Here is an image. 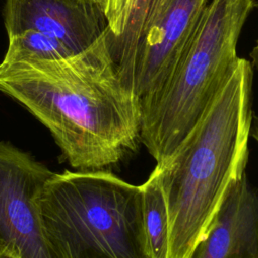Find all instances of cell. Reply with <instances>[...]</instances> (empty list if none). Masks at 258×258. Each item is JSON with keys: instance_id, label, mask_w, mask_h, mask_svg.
I'll list each match as a JSON object with an SVG mask.
<instances>
[{"instance_id": "1", "label": "cell", "mask_w": 258, "mask_h": 258, "mask_svg": "<svg viewBox=\"0 0 258 258\" xmlns=\"http://www.w3.org/2000/svg\"><path fill=\"white\" fill-rule=\"evenodd\" d=\"M0 91L32 114L77 170H107L140 143V105L123 83L106 31L73 55L0 62Z\"/></svg>"}, {"instance_id": "2", "label": "cell", "mask_w": 258, "mask_h": 258, "mask_svg": "<svg viewBox=\"0 0 258 258\" xmlns=\"http://www.w3.org/2000/svg\"><path fill=\"white\" fill-rule=\"evenodd\" d=\"M253 66L240 57L201 119L157 164L168 213L167 258H189L232 185L245 174Z\"/></svg>"}, {"instance_id": "3", "label": "cell", "mask_w": 258, "mask_h": 258, "mask_svg": "<svg viewBox=\"0 0 258 258\" xmlns=\"http://www.w3.org/2000/svg\"><path fill=\"white\" fill-rule=\"evenodd\" d=\"M256 0H211L168 80L140 105V143L157 164L175 151L218 94L239 56Z\"/></svg>"}, {"instance_id": "4", "label": "cell", "mask_w": 258, "mask_h": 258, "mask_svg": "<svg viewBox=\"0 0 258 258\" xmlns=\"http://www.w3.org/2000/svg\"><path fill=\"white\" fill-rule=\"evenodd\" d=\"M38 207L59 258H151L141 185L109 170L53 172Z\"/></svg>"}, {"instance_id": "5", "label": "cell", "mask_w": 258, "mask_h": 258, "mask_svg": "<svg viewBox=\"0 0 258 258\" xmlns=\"http://www.w3.org/2000/svg\"><path fill=\"white\" fill-rule=\"evenodd\" d=\"M52 173L28 153L0 141V254L59 258L38 207V196Z\"/></svg>"}, {"instance_id": "6", "label": "cell", "mask_w": 258, "mask_h": 258, "mask_svg": "<svg viewBox=\"0 0 258 258\" xmlns=\"http://www.w3.org/2000/svg\"><path fill=\"white\" fill-rule=\"evenodd\" d=\"M211 0H158L138 39L133 92L139 104L168 80Z\"/></svg>"}, {"instance_id": "7", "label": "cell", "mask_w": 258, "mask_h": 258, "mask_svg": "<svg viewBox=\"0 0 258 258\" xmlns=\"http://www.w3.org/2000/svg\"><path fill=\"white\" fill-rule=\"evenodd\" d=\"M2 14L7 36L39 31L74 53L91 46L108 27L104 3L96 0H5Z\"/></svg>"}, {"instance_id": "8", "label": "cell", "mask_w": 258, "mask_h": 258, "mask_svg": "<svg viewBox=\"0 0 258 258\" xmlns=\"http://www.w3.org/2000/svg\"><path fill=\"white\" fill-rule=\"evenodd\" d=\"M189 258H258V191L246 173L232 185Z\"/></svg>"}, {"instance_id": "9", "label": "cell", "mask_w": 258, "mask_h": 258, "mask_svg": "<svg viewBox=\"0 0 258 258\" xmlns=\"http://www.w3.org/2000/svg\"><path fill=\"white\" fill-rule=\"evenodd\" d=\"M141 189L143 221L150 256L151 258H167L168 213L157 164L146 181L141 184Z\"/></svg>"}, {"instance_id": "10", "label": "cell", "mask_w": 258, "mask_h": 258, "mask_svg": "<svg viewBox=\"0 0 258 258\" xmlns=\"http://www.w3.org/2000/svg\"><path fill=\"white\" fill-rule=\"evenodd\" d=\"M157 1L158 0H131L129 14L122 34L113 39L110 38L108 34L111 51L119 68L121 79L125 86L132 92L138 39L145 21Z\"/></svg>"}, {"instance_id": "11", "label": "cell", "mask_w": 258, "mask_h": 258, "mask_svg": "<svg viewBox=\"0 0 258 258\" xmlns=\"http://www.w3.org/2000/svg\"><path fill=\"white\" fill-rule=\"evenodd\" d=\"M75 54L66 44L42 32L24 30L8 36V45L2 63L31 60H51Z\"/></svg>"}, {"instance_id": "12", "label": "cell", "mask_w": 258, "mask_h": 258, "mask_svg": "<svg viewBox=\"0 0 258 258\" xmlns=\"http://www.w3.org/2000/svg\"><path fill=\"white\" fill-rule=\"evenodd\" d=\"M131 0H105V15L108 22L107 31L110 38L119 37L125 27Z\"/></svg>"}, {"instance_id": "13", "label": "cell", "mask_w": 258, "mask_h": 258, "mask_svg": "<svg viewBox=\"0 0 258 258\" xmlns=\"http://www.w3.org/2000/svg\"><path fill=\"white\" fill-rule=\"evenodd\" d=\"M250 56L252 59V62H251L252 66L258 70V38H257L256 44L253 46L250 52ZM250 136L253 137L258 143V115H253L251 129H250Z\"/></svg>"}, {"instance_id": "14", "label": "cell", "mask_w": 258, "mask_h": 258, "mask_svg": "<svg viewBox=\"0 0 258 258\" xmlns=\"http://www.w3.org/2000/svg\"><path fill=\"white\" fill-rule=\"evenodd\" d=\"M0 258H10V257H8V256H5V255H2V254H0Z\"/></svg>"}, {"instance_id": "15", "label": "cell", "mask_w": 258, "mask_h": 258, "mask_svg": "<svg viewBox=\"0 0 258 258\" xmlns=\"http://www.w3.org/2000/svg\"><path fill=\"white\" fill-rule=\"evenodd\" d=\"M96 1H98V2H102V3H104V1H105V0H96Z\"/></svg>"}]
</instances>
